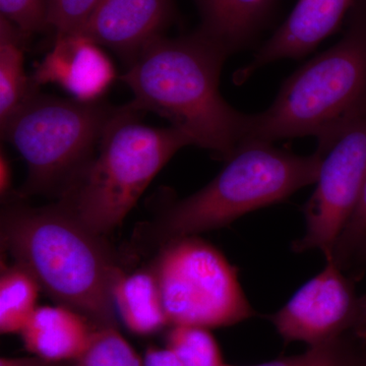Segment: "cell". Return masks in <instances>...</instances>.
Segmentation results:
<instances>
[{"instance_id": "1", "label": "cell", "mask_w": 366, "mask_h": 366, "mask_svg": "<svg viewBox=\"0 0 366 366\" xmlns=\"http://www.w3.org/2000/svg\"><path fill=\"white\" fill-rule=\"evenodd\" d=\"M227 53L197 32L159 36L120 76L137 112H153L184 132L192 146L228 160L247 137L249 114L231 107L219 91Z\"/></svg>"}, {"instance_id": "2", "label": "cell", "mask_w": 366, "mask_h": 366, "mask_svg": "<svg viewBox=\"0 0 366 366\" xmlns=\"http://www.w3.org/2000/svg\"><path fill=\"white\" fill-rule=\"evenodd\" d=\"M0 236L2 249L52 300L95 327L118 326L112 288L122 268L104 236L86 228L60 202L38 208L6 203Z\"/></svg>"}, {"instance_id": "3", "label": "cell", "mask_w": 366, "mask_h": 366, "mask_svg": "<svg viewBox=\"0 0 366 366\" xmlns=\"http://www.w3.org/2000/svg\"><path fill=\"white\" fill-rule=\"evenodd\" d=\"M225 167L192 196L177 199L144 229V239L160 247L174 238L225 227L254 209L280 203L317 182L322 157L297 156L262 142H242Z\"/></svg>"}, {"instance_id": "4", "label": "cell", "mask_w": 366, "mask_h": 366, "mask_svg": "<svg viewBox=\"0 0 366 366\" xmlns=\"http://www.w3.org/2000/svg\"><path fill=\"white\" fill-rule=\"evenodd\" d=\"M345 35L301 66L266 112L249 115L243 142L326 136L366 108V0L351 11Z\"/></svg>"}, {"instance_id": "5", "label": "cell", "mask_w": 366, "mask_h": 366, "mask_svg": "<svg viewBox=\"0 0 366 366\" xmlns=\"http://www.w3.org/2000/svg\"><path fill=\"white\" fill-rule=\"evenodd\" d=\"M131 103L120 106L97 153L59 202L86 228L105 236L124 222L153 178L180 149L184 132L142 124Z\"/></svg>"}, {"instance_id": "6", "label": "cell", "mask_w": 366, "mask_h": 366, "mask_svg": "<svg viewBox=\"0 0 366 366\" xmlns=\"http://www.w3.org/2000/svg\"><path fill=\"white\" fill-rule=\"evenodd\" d=\"M102 100L81 102L35 92L4 124L1 137L21 154L28 177L20 197H59L97 153L106 127L119 110Z\"/></svg>"}, {"instance_id": "7", "label": "cell", "mask_w": 366, "mask_h": 366, "mask_svg": "<svg viewBox=\"0 0 366 366\" xmlns=\"http://www.w3.org/2000/svg\"><path fill=\"white\" fill-rule=\"evenodd\" d=\"M150 268L170 327L215 329L255 315L238 281L237 268L199 235L161 244Z\"/></svg>"}, {"instance_id": "8", "label": "cell", "mask_w": 366, "mask_h": 366, "mask_svg": "<svg viewBox=\"0 0 366 366\" xmlns=\"http://www.w3.org/2000/svg\"><path fill=\"white\" fill-rule=\"evenodd\" d=\"M322 157L317 189L303 213L305 233L292 243L295 252H322L326 259L357 206L366 177V108L319 139Z\"/></svg>"}, {"instance_id": "9", "label": "cell", "mask_w": 366, "mask_h": 366, "mask_svg": "<svg viewBox=\"0 0 366 366\" xmlns=\"http://www.w3.org/2000/svg\"><path fill=\"white\" fill-rule=\"evenodd\" d=\"M269 320L286 344L314 347L351 335L366 337V295H358L343 269L327 259Z\"/></svg>"}, {"instance_id": "10", "label": "cell", "mask_w": 366, "mask_h": 366, "mask_svg": "<svg viewBox=\"0 0 366 366\" xmlns=\"http://www.w3.org/2000/svg\"><path fill=\"white\" fill-rule=\"evenodd\" d=\"M172 14L173 0H101L76 33L109 48L127 66L163 35Z\"/></svg>"}, {"instance_id": "11", "label": "cell", "mask_w": 366, "mask_h": 366, "mask_svg": "<svg viewBox=\"0 0 366 366\" xmlns=\"http://www.w3.org/2000/svg\"><path fill=\"white\" fill-rule=\"evenodd\" d=\"M115 78L114 64L102 47L76 33L56 35L31 76L36 88L54 84L81 102L101 100Z\"/></svg>"}, {"instance_id": "12", "label": "cell", "mask_w": 366, "mask_h": 366, "mask_svg": "<svg viewBox=\"0 0 366 366\" xmlns=\"http://www.w3.org/2000/svg\"><path fill=\"white\" fill-rule=\"evenodd\" d=\"M357 0H300L283 25L238 71L243 81L257 69L278 60L300 59L334 32Z\"/></svg>"}, {"instance_id": "13", "label": "cell", "mask_w": 366, "mask_h": 366, "mask_svg": "<svg viewBox=\"0 0 366 366\" xmlns=\"http://www.w3.org/2000/svg\"><path fill=\"white\" fill-rule=\"evenodd\" d=\"M95 327L64 307H38L21 331L26 350L45 360L74 362L85 351Z\"/></svg>"}, {"instance_id": "14", "label": "cell", "mask_w": 366, "mask_h": 366, "mask_svg": "<svg viewBox=\"0 0 366 366\" xmlns=\"http://www.w3.org/2000/svg\"><path fill=\"white\" fill-rule=\"evenodd\" d=\"M113 305L124 326L137 336H151L169 326L153 269L118 272L112 283Z\"/></svg>"}, {"instance_id": "15", "label": "cell", "mask_w": 366, "mask_h": 366, "mask_svg": "<svg viewBox=\"0 0 366 366\" xmlns=\"http://www.w3.org/2000/svg\"><path fill=\"white\" fill-rule=\"evenodd\" d=\"M273 0H197L202 16L199 31L230 55L257 35Z\"/></svg>"}, {"instance_id": "16", "label": "cell", "mask_w": 366, "mask_h": 366, "mask_svg": "<svg viewBox=\"0 0 366 366\" xmlns=\"http://www.w3.org/2000/svg\"><path fill=\"white\" fill-rule=\"evenodd\" d=\"M28 38L18 26L0 16V124L38 91L24 66Z\"/></svg>"}, {"instance_id": "17", "label": "cell", "mask_w": 366, "mask_h": 366, "mask_svg": "<svg viewBox=\"0 0 366 366\" xmlns=\"http://www.w3.org/2000/svg\"><path fill=\"white\" fill-rule=\"evenodd\" d=\"M41 286L21 264L1 262L0 274V332L20 334L37 308Z\"/></svg>"}, {"instance_id": "18", "label": "cell", "mask_w": 366, "mask_h": 366, "mask_svg": "<svg viewBox=\"0 0 366 366\" xmlns=\"http://www.w3.org/2000/svg\"><path fill=\"white\" fill-rule=\"evenodd\" d=\"M242 366H366V337L356 335L342 337L320 345L308 347L300 355Z\"/></svg>"}, {"instance_id": "19", "label": "cell", "mask_w": 366, "mask_h": 366, "mask_svg": "<svg viewBox=\"0 0 366 366\" xmlns=\"http://www.w3.org/2000/svg\"><path fill=\"white\" fill-rule=\"evenodd\" d=\"M165 342L166 348L183 366L227 365L216 339L206 327L171 326Z\"/></svg>"}, {"instance_id": "20", "label": "cell", "mask_w": 366, "mask_h": 366, "mask_svg": "<svg viewBox=\"0 0 366 366\" xmlns=\"http://www.w3.org/2000/svg\"><path fill=\"white\" fill-rule=\"evenodd\" d=\"M76 366H144V358L132 348L117 327H95Z\"/></svg>"}, {"instance_id": "21", "label": "cell", "mask_w": 366, "mask_h": 366, "mask_svg": "<svg viewBox=\"0 0 366 366\" xmlns=\"http://www.w3.org/2000/svg\"><path fill=\"white\" fill-rule=\"evenodd\" d=\"M366 249V177L360 201L345 228L337 240L331 259L342 269L352 264L355 257H363Z\"/></svg>"}, {"instance_id": "22", "label": "cell", "mask_w": 366, "mask_h": 366, "mask_svg": "<svg viewBox=\"0 0 366 366\" xmlns=\"http://www.w3.org/2000/svg\"><path fill=\"white\" fill-rule=\"evenodd\" d=\"M1 16L30 36L48 26V0H0Z\"/></svg>"}, {"instance_id": "23", "label": "cell", "mask_w": 366, "mask_h": 366, "mask_svg": "<svg viewBox=\"0 0 366 366\" xmlns=\"http://www.w3.org/2000/svg\"><path fill=\"white\" fill-rule=\"evenodd\" d=\"M101 0H48V25L56 35L74 34L85 23Z\"/></svg>"}, {"instance_id": "24", "label": "cell", "mask_w": 366, "mask_h": 366, "mask_svg": "<svg viewBox=\"0 0 366 366\" xmlns=\"http://www.w3.org/2000/svg\"><path fill=\"white\" fill-rule=\"evenodd\" d=\"M144 366H183L169 349L149 346L144 355Z\"/></svg>"}, {"instance_id": "25", "label": "cell", "mask_w": 366, "mask_h": 366, "mask_svg": "<svg viewBox=\"0 0 366 366\" xmlns=\"http://www.w3.org/2000/svg\"><path fill=\"white\" fill-rule=\"evenodd\" d=\"M0 366H76V363L48 360L34 355L33 357H1Z\"/></svg>"}, {"instance_id": "26", "label": "cell", "mask_w": 366, "mask_h": 366, "mask_svg": "<svg viewBox=\"0 0 366 366\" xmlns=\"http://www.w3.org/2000/svg\"><path fill=\"white\" fill-rule=\"evenodd\" d=\"M11 185H13V167L11 161L1 150L0 154V194L2 199H6L11 196Z\"/></svg>"}, {"instance_id": "27", "label": "cell", "mask_w": 366, "mask_h": 366, "mask_svg": "<svg viewBox=\"0 0 366 366\" xmlns=\"http://www.w3.org/2000/svg\"><path fill=\"white\" fill-rule=\"evenodd\" d=\"M365 255H366V249H365Z\"/></svg>"}]
</instances>
